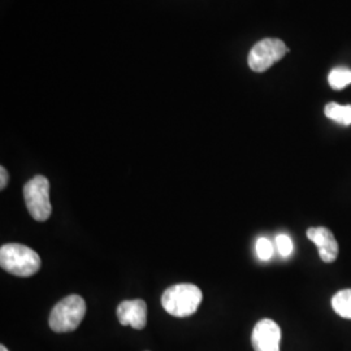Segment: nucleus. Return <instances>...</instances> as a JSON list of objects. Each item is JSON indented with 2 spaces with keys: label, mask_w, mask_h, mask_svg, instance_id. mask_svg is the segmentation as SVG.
Returning a JSON list of instances; mask_svg holds the SVG:
<instances>
[{
  "label": "nucleus",
  "mask_w": 351,
  "mask_h": 351,
  "mask_svg": "<svg viewBox=\"0 0 351 351\" xmlns=\"http://www.w3.org/2000/svg\"><path fill=\"white\" fill-rule=\"evenodd\" d=\"M288 52V47L281 39L264 38L251 49L247 63L251 71L256 73H263L274 64L280 62Z\"/></svg>",
  "instance_id": "39448f33"
},
{
  "label": "nucleus",
  "mask_w": 351,
  "mask_h": 351,
  "mask_svg": "<svg viewBox=\"0 0 351 351\" xmlns=\"http://www.w3.org/2000/svg\"><path fill=\"white\" fill-rule=\"evenodd\" d=\"M1 268L14 276L30 277L40 268V258L30 247L20 243H7L0 249Z\"/></svg>",
  "instance_id": "f257e3e1"
},
{
  "label": "nucleus",
  "mask_w": 351,
  "mask_h": 351,
  "mask_svg": "<svg viewBox=\"0 0 351 351\" xmlns=\"http://www.w3.org/2000/svg\"><path fill=\"white\" fill-rule=\"evenodd\" d=\"M281 329L276 322L263 319L258 322L251 335V343L255 351H280Z\"/></svg>",
  "instance_id": "423d86ee"
},
{
  "label": "nucleus",
  "mask_w": 351,
  "mask_h": 351,
  "mask_svg": "<svg viewBox=\"0 0 351 351\" xmlns=\"http://www.w3.org/2000/svg\"><path fill=\"white\" fill-rule=\"evenodd\" d=\"M8 184V172L4 167H0V189H3L7 186Z\"/></svg>",
  "instance_id": "4468645a"
},
{
  "label": "nucleus",
  "mask_w": 351,
  "mask_h": 351,
  "mask_svg": "<svg viewBox=\"0 0 351 351\" xmlns=\"http://www.w3.org/2000/svg\"><path fill=\"white\" fill-rule=\"evenodd\" d=\"M26 208L37 221L50 219L52 206L50 201V182L45 176H36L24 186Z\"/></svg>",
  "instance_id": "20e7f679"
},
{
  "label": "nucleus",
  "mask_w": 351,
  "mask_h": 351,
  "mask_svg": "<svg viewBox=\"0 0 351 351\" xmlns=\"http://www.w3.org/2000/svg\"><path fill=\"white\" fill-rule=\"evenodd\" d=\"M307 237L317 246L319 255L324 263H333L337 259L339 252V243L330 229L324 226L308 228Z\"/></svg>",
  "instance_id": "0eeeda50"
},
{
  "label": "nucleus",
  "mask_w": 351,
  "mask_h": 351,
  "mask_svg": "<svg viewBox=\"0 0 351 351\" xmlns=\"http://www.w3.org/2000/svg\"><path fill=\"white\" fill-rule=\"evenodd\" d=\"M0 351H8V349H7L4 345H1V346H0Z\"/></svg>",
  "instance_id": "2eb2a0df"
},
{
  "label": "nucleus",
  "mask_w": 351,
  "mask_h": 351,
  "mask_svg": "<svg viewBox=\"0 0 351 351\" xmlns=\"http://www.w3.org/2000/svg\"><path fill=\"white\" fill-rule=\"evenodd\" d=\"M255 250H256L258 258H259L261 261L267 262V261H269V259L272 258V255H274V245H272V242H271L269 239L262 237V239H259L256 241Z\"/></svg>",
  "instance_id": "f8f14e48"
},
{
  "label": "nucleus",
  "mask_w": 351,
  "mask_h": 351,
  "mask_svg": "<svg viewBox=\"0 0 351 351\" xmlns=\"http://www.w3.org/2000/svg\"><path fill=\"white\" fill-rule=\"evenodd\" d=\"M329 86L333 90H343L351 85V69L346 66H337L330 71L328 75Z\"/></svg>",
  "instance_id": "9b49d317"
},
{
  "label": "nucleus",
  "mask_w": 351,
  "mask_h": 351,
  "mask_svg": "<svg viewBox=\"0 0 351 351\" xmlns=\"http://www.w3.org/2000/svg\"><path fill=\"white\" fill-rule=\"evenodd\" d=\"M116 313L121 326H130L141 330L147 324V304L142 300L121 302Z\"/></svg>",
  "instance_id": "6e6552de"
},
{
  "label": "nucleus",
  "mask_w": 351,
  "mask_h": 351,
  "mask_svg": "<svg viewBox=\"0 0 351 351\" xmlns=\"http://www.w3.org/2000/svg\"><path fill=\"white\" fill-rule=\"evenodd\" d=\"M332 307L339 316L351 320V289L337 291L332 298Z\"/></svg>",
  "instance_id": "9d476101"
},
{
  "label": "nucleus",
  "mask_w": 351,
  "mask_h": 351,
  "mask_svg": "<svg viewBox=\"0 0 351 351\" xmlns=\"http://www.w3.org/2000/svg\"><path fill=\"white\" fill-rule=\"evenodd\" d=\"M86 314L85 300L77 294L65 297L58 302L50 315V328L56 333H68L75 330Z\"/></svg>",
  "instance_id": "7ed1b4c3"
},
{
  "label": "nucleus",
  "mask_w": 351,
  "mask_h": 351,
  "mask_svg": "<svg viewBox=\"0 0 351 351\" xmlns=\"http://www.w3.org/2000/svg\"><path fill=\"white\" fill-rule=\"evenodd\" d=\"M276 247L280 255L284 258H288L289 255H291V252L294 250V245L293 241L289 237L288 234H278L276 237Z\"/></svg>",
  "instance_id": "ddd939ff"
},
{
  "label": "nucleus",
  "mask_w": 351,
  "mask_h": 351,
  "mask_svg": "<svg viewBox=\"0 0 351 351\" xmlns=\"http://www.w3.org/2000/svg\"><path fill=\"white\" fill-rule=\"evenodd\" d=\"M326 117L341 125H351V104L341 106L339 103H328L324 108Z\"/></svg>",
  "instance_id": "1a4fd4ad"
},
{
  "label": "nucleus",
  "mask_w": 351,
  "mask_h": 351,
  "mask_svg": "<svg viewBox=\"0 0 351 351\" xmlns=\"http://www.w3.org/2000/svg\"><path fill=\"white\" fill-rule=\"evenodd\" d=\"M203 294L201 289L193 284H177L167 289L162 297L164 310L176 317H188L197 313Z\"/></svg>",
  "instance_id": "f03ea898"
}]
</instances>
